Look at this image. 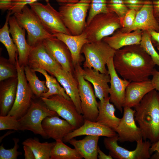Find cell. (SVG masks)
<instances>
[{
	"mask_svg": "<svg viewBox=\"0 0 159 159\" xmlns=\"http://www.w3.org/2000/svg\"><path fill=\"white\" fill-rule=\"evenodd\" d=\"M116 50L113 63L116 72L123 79L131 82L149 79L156 65L150 57L140 47Z\"/></svg>",
	"mask_w": 159,
	"mask_h": 159,
	"instance_id": "6da1fadb",
	"label": "cell"
},
{
	"mask_svg": "<svg viewBox=\"0 0 159 159\" xmlns=\"http://www.w3.org/2000/svg\"><path fill=\"white\" fill-rule=\"evenodd\" d=\"M135 119L144 140L152 143L159 140V94L154 89L147 94L134 107Z\"/></svg>",
	"mask_w": 159,
	"mask_h": 159,
	"instance_id": "7a4b0ae2",
	"label": "cell"
},
{
	"mask_svg": "<svg viewBox=\"0 0 159 159\" xmlns=\"http://www.w3.org/2000/svg\"><path fill=\"white\" fill-rule=\"evenodd\" d=\"M62 21L71 35L81 34L86 26V17L91 0H57Z\"/></svg>",
	"mask_w": 159,
	"mask_h": 159,
	"instance_id": "3957f363",
	"label": "cell"
},
{
	"mask_svg": "<svg viewBox=\"0 0 159 159\" xmlns=\"http://www.w3.org/2000/svg\"><path fill=\"white\" fill-rule=\"evenodd\" d=\"M115 51L103 40L86 43L81 51L85 57L83 68H93L100 73L109 74L106 65L113 57Z\"/></svg>",
	"mask_w": 159,
	"mask_h": 159,
	"instance_id": "277c9868",
	"label": "cell"
},
{
	"mask_svg": "<svg viewBox=\"0 0 159 159\" xmlns=\"http://www.w3.org/2000/svg\"><path fill=\"white\" fill-rule=\"evenodd\" d=\"M121 25L120 19L111 11L95 16L84 30L89 43L102 40L120 28Z\"/></svg>",
	"mask_w": 159,
	"mask_h": 159,
	"instance_id": "5b68a950",
	"label": "cell"
},
{
	"mask_svg": "<svg viewBox=\"0 0 159 159\" xmlns=\"http://www.w3.org/2000/svg\"><path fill=\"white\" fill-rule=\"evenodd\" d=\"M14 15L19 25L26 31L27 42L31 47L44 39L55 37L45 29L36 14L27 5L21 12L15 13Z\"/></svg>",
	"mask_w": 159,
	"mask_h": 159,
	"instance_id": "8992f818",
	"label": "cell"
},
{
	"mask_svg": "<svg viewBox=\"0 0 159 159\" xmlns=\"http://www.w3.org/2000/svg\"><path fill=\"white\" fill-rule=\"evenodd\" d=\"M55 115H58L55 112L49 109L42 100L41 101L32 100L27 112L18 119L20 130H28L46 138L42 122L46 117Z\"/></svg>",
	"mask_w": 159,
	"mask_h": 159,
	"instance_id": "52a82bcc",
	"label": "cell"
},
{
	"mask_svg": "<svg viewBox=\"0 0 159 159\" xmlns=\"http://www.w3.org/2000/svg\"><path fill=\"white\" fill-rule=\"evenodd\" d=\"M41 99L50 110L55 112L68 121L76 129L84 123V119L78 112L73 102L59 95H55L48 98L41 97Z\"/></svg>",
	"mask_w": 159,
	"mask_h": 159,
	"instance_id": "ba28073f",
	"label": "cell"
},
{
	"mask_svg": "<svg viewBox=\"0 0 159 159\" xmlns=\"http://www.w3.org/2000/svg\"><path fill=\"white\" fill-rule=\"evenodd\" d=\"M80 63L74 67V74L78 84L82 115L84 120L96 121L98 115V102L91 84L80 73Z\"/></svg>",
	"mask_w": 159,
	"mask_h": 159,
	"instance_id": "9c48e42d",
	"label": "cell"
},
{
	"mask_svg": "<svg viewBox=\"0 0 159 159\" xmlns=\"http://www.w3.org/2000/svg\"><path fill=\"white\" fill-rule=\"evenodd\" d=\"M118 135L112 137L104 138L103 143L105 148L109 150V154L115 159H148L150 158V149L152 143L149 140L142 139L137 143L135 149L128 150L118 145Z\"/></svg>",
	"mask_w": 159,
	"mask_h": 159,
	"instance_id": "30bf717a",
	"label": "cell"
},
{
	"mask_svg": "<svg viewBox=\"0 0 159 159\" xmlns=\"http://www.w3.org/2000/svg\"><path fill=\"white\" fill-rule=\"evenodd\" d=\"M16 59L18 83L15 99L14 105L7 115L21 118L27 112L32 100L33 94L27 82L24 71V66H20Z\"/></svg>",
	"mask_w": 159,
	"mask_h": 159,
	"instance_id": "8fae6325",
	"label": "cell"
},
{
	"mask_svg": "<svg viewBox=\"0 0 159 159\" xmlns=\"http://www.w3.org/2000/svg\"><path fill=\"white\" fill-rule=\"evenodd\" d=\"M45 29L54 34L59 33L71 35L64 24L60 13L49 2L44 5L38 1L29 4Z\"/></svg>",
	"mask_w": 159,
	"mask_h": 159,
	"instance_id": "7c38bea8",
	"label": "cell"
},
{
	"mask_svg": "<svg viewBox=\"0 0 159 159\" xmlns=\"http://www.w3.org/2000/svg\"><path fill=\"white\" fill-rule=\"evenodd\" d=\"M123 116L117 127L114 130L118 136V141L137 142L143 139L141 130L136 124L135 119V111L132 108L123 107Z\"/></svg>",
	"mask_w": 159,
	"mask_h": 159,
	"instance_id": "4fadbf2b",
	"label": "cell"
},
{
	"mask_svg": "<svg viewBox=\"0 0 159 159\" xmlns=\"http://www.w3.org/2000/svg\"><path fill=\"white\" fill-rule=\"evenodd\" d=\"M113 58L110 59L106 64L110 77V102L122 113L125 100L126 89L130 82L119 77L114 66Z\"/></svg>",
	"mask_w": 159,
	"mask_h": 159,
	"instance_id": "5bb4252c",
	"label": "cell"
},
{
	"mask_svg": "<svg viewBox=\"0 0 159 159\" xmlns=\"http://www.w3.org/2000/svg\"><path fill=\"white\" fill-rule=\"evenodd\" d=\"M48 73L55 77L62 86L79 112L82 114L78 84L74 73L66 71L60 65L52 69Z\"/></svg>",
	"mask_w": 159,
	"mask_h": 159,
	"instance_id": "9a60e30c",
	"label": "cell"
},
{
	"mask_svg": "<svg viewBox=\"0 0 159 159\" xmlns=\"http://www.w3.org/2000/svg\"><path fill=\"white\" fill-rule=\"evenodd\" d=\"M42 42L52 56L66 71L74 73L71 53L66 45L56 37L44 40Z\"/></svg>",
	"mask_w": 159,
	"mask_h": 159,
	"instance_id": "2e32d148",
	"label": "cell"
},
{
	"mask_svg": "<svg viewBox=\"0 0 159 159\" xmlns=\"http://www.w3.org/2000/svg\"><path fill=\"white\" fill-rule=\"evenodd\" d=\"M27 65L33 70L42 69L48 72L50 70L60 65L54 59L42 42L31 47Z\"/></svg>",
	"mask_w": 159,
	"mask_h": 159,
	"instance_id": "e0dca14e",
	"label": "cell"
},
{
	"mask_svg": "<svg viewBox=\"0 0 159 159\" xmlns=\"http://www.w3.org/2000/svg\"><path fill=\"white\" fill-rule=\"evenodd\" d=\"M79 68L83 77L93 85L95 96L100 101L109 96V74L100 73L93 68H82L80 64Z\"/></svg>",
	"mask_w": 159,
	"mask_h": 159,
	"instance_id": "ac0fdd59",
	"label": "cell"
},
{
	"mask_svg": "<svg viewBox=\"0 0 159 159\" xmlns=\"http://www.w3.org/2000/svg\"><path fill=\"white\" fill-rule=\"evenodd\" d=\"M124 32H129L137 30L148 31L150 30L159 32V24L153 12V4L150 1L143 5L137 12L132 25L124 28Z\"/></svg>",
	"mask_w": 159,
	"mask_h": 159,
	"instance_id": "d6986e66",
	"label": "cell"
},
{
	"mask_svg": "<svg viewBox=\"0 0 159 159\" xmlns=\"http://www.w3.org/2000/svg\"><path fill=\"white\" fill-rule=\"evenodd\" d=\"M9 31L18 49V63L20 66L27 65L28 59L31 47L25 39V29L18 24L13 15L9 20Z\"/></svg>",
	"mask_w": 159,
	"mask_h": 159,
	"instance_id": "ffe728a7",
	"label": "cell"
},
{
	"mask_svg": "<svg viewBox=\"0 0 159 159\" xmlns=\"http://www.w3.org/2000/svg\"><path fill=\"white\" fill-rule=\"evenodd\" d=\"M94 135L112 137L117 135L114 130L96 121L84 120L83 124L67 134L63 139L64 143L69 142L72 138L82 135Z\"/></svg>",
	"mask_w": 159,
	"mask_h": 159,
	"instance_id": "44dd1931",
	"label": "cell"
},
{
	"mask_svg": "<svg viewBox=\"0 0 159 159\" xmlns=\"http://www.w3.org/2000/svg\"><path fill=\"white\" fill-rule=\"evenodd\" d=\"M43 130L47 138H52L55 141L61 140L76 128L58 115L46 117L42 122Z\"/></svg>",
	"mask_w": 159,
	"mask_h": 159,
	"instance_id": "7402d4cb",
	"label": "cell"
},
{
	"mask_svg": "<svg viewBox=\"0 0 159 159\" xmlns=\"http://www.w3.org/2000/svg\"><path fill=\"white\" fill-rule=\"evenodd\" d=\"M154 89L150 79L143 81L130 82L126 89L123 107H134L147 94Z\"/></svg>",
	"mask_w": 159,
	"mask_h": 159,
	"instance_id": "603a6c76",
	"label": "cell"
},
{
	"mask_svg": "<svg viewBox=\"0 0 159 159\" xmlns=\"http://www.w3.org/2000/svg\"><path fill=\"white\" fill-rule=\"evenodd\" d=\"M59 39L64 42L67 46L71 54L74 67L82 61L81 51L84 45L89 43L86 34L84 31L81 34L73 35L59 33L54 34Z\"/></svg>",
	"mask_w": 159,
	"mask_h": 159,
	"instance_id": "cb8c5ba5",
	"label": "cell"
},
{
	"mask_svg": "<svg viewBox=\"0 0 159 159\" xmlns=\"http://www.w3.org/2000/svg\"><path fill=\"white\" fill-rule=\"evenodd\" d=\"M17 83V77L0 82V115H7L12 108L15 99Z\"/></svg>",
	"mask_w": 159,
	"mask_h": 159,
	"instance_id": "d4e9b609",
	"label": "cell"
},
{
	"mask_svg": "<svg viewBox=\"0 0 159 159\" xmlns=\"http://www.w3.org/2000/svg\"><path fill=\"white\" fill-rule=\"evenodd\" d=\"M142 35L141 30H137L132 32L117 33L112 36L106 37L102 40L116 50L124 47L139 45Z\"/></svg>",
	"mask_w": 159,
	"mask_h": 159,
	"instance_id": "484cf974",
	"label": "cell"
},
{
	"mask_svg": "<svg viewBox=\"0 0 159 159\" xmlns=\"http://www.w3.org/2000/svg\"><path fill=\"white\" fill-rule=\"evenodd\" d=\"M99 137L97 136L86 135L80 140L72 138L69 143L74 147L83 158L97 159Z\"/></svg>",
	"mask_w": 159,
	"mask_h": 159,
	"instance_id": "4316f807",
	"label": "cell"
},
{
	"mask_svg": "<svg viewBox=\"0 0 159 159\" xmlns=\"http://www.w3.org/2000/svg\"><path fill=\"white\" fill-rule=\"evenodd\" d=\"M110 102L109 96L98 102V114L96 121L114 130L118 126L121 118L116 116L114 105Z\"/></svg>",
	"mask_w": 159,
	"mask_h": 159,
	"instance_id": "83f0119b",
	"label": "cell"
},
{
	"mask_svg": "<svg viewBox=\"0 0 159 159\" xmlns=\"http://www.w3.org/2000/svg\"><path fill=\"white\" fill-rule=\"evenodd\" d=\"M10 11L7 15L5 23L0 29V41L5 47L8 52L9 59L13 64L16 65V59L18 54V49L13 39L9 35L8 27L9 20L10 15Z\"/></svg>",
	"mask_w": 159,
	"mask_h": 159,
	"instance_id": "f1b7e54d",
	"label": "cell"
},
{
	"mask_svg": "<svg viewBox=\"0 0 159 159\" xmlns=\"http://www.w3.org/2000/svg\"><path fill=\"white\" fill-rule=\"evenodd\" d=\"M55 143H41L38 140L30 138L24 141L22 144L26 145L31 149L35 159H50V153Z\"/></svg>",
	"mask_w": 159,
	"mask_h": 159,
	"instance_id": "f546056e",
	"label": "cell"
},
{
	"mask_svg": "<svg viewBox=\"0 0 159 159\" xmlns=\"http://www.w3.org/2000/svg\"><path fill=\"white\" fill-rule=\"evenodd\" d=\"M50 159H82L83 158L75 149L64 143L62 140L55 141L50 153Z\"/></svg>",
	"mask_w": 159,
	"mask_h": 159,
	"instance_id": "4dcf8cb0",
	"label": "cell"
},
{
	"mask_svg": "<svg viewBox=\"0 0 159 159\" xmlns=\"http://www.w3.org/2000/svg\"><path fill=\"white\" fill-rule=\"evenodd\" d=\"M33 70L41 73L45 78L46 85L48 91L43 93L41 97L48 98L53 95H59L68 99H71L67 94L64 88L61 87L57 79L53 76L49 75L47 72L43 69H37Z\"/></svg>",
	"mask_w": 159,
	"mask_h": 159,
	"instance_id": "1f68e13d",
	"label": "cell"
},
{
	"mask_svg": "<svg viewBox=\"0 0 159 159\" xmlns=\"http://www.w3.org/2000/svg\"><path fill=\"white\" fill-rule=\"evenodd\" d=\"M24 71L26 80L33 94L37 97L40 98L43 93L48 91L46 81L40 80L36 72L27 65L24 66Z\"/></svg>",
	"mask_w": 159,
	"mask_h": 159,
	"instance_id": "d6a6232c",
	"label": "cell"
},
{
	"mask_svg": "<svg viewBox=\"0 0 159 159\" xmlns=\"http://www.w3.org/2000/svg\"><path fill=\"white\" fill-rule=\"evenodd\" d=\"M150 35L148 32H145L142 35L140 45L143 50L152 58L155 65L159 67V54L152 43Z\"/></svg>",
	"mask_w": 159,
	"mask_h": 159,
	"instance_id": "836d02e7",
	"label": "cell"
},
{
	"mask_svg": "<svg viewBox=\"0 0 159 159\" xmlns=\"http://www.w3.org/2000/svg\"><path fill=\"white\" fill-rule=\"evenodd\" d=\"M17 77L16 65L3 57L0 58V82L10 78Z\"/></svg>",
	"mask_w": 159,
	"mask_h": 159,
	"instance_id": "e575fe53",
	"label": "cell"
},
{
	"mask_svg": "<svg viewBox=\"0 0 159 159\" xmlns=\"http://www.w3.org/2000/svg\"><path fill=\"white\" fill-rule=\"evenodd\" d=\"M107 0H91L88 15L86 21V26L96 15L102 13H105L110 10L107 6Z\"/></svg>",
	"mask_w": 159,
	"mask_h": 159,
	"instance_id": "d590c367",
	"label": "cell"
},
{
	"mask_svg": "<svg viewBox=\"0 0 159 159\" xmlns=\"http://www.w3.org/2000/svg\"><path fill=\"white\" fill-rule=\"evenodd\" d=\"M20 130L18 119L14 116L9 115H0V130Z\"/></svg>",
	"mask_w": 159,
	"mask_h": 159,
	"instance_id": "8d00e7d4",
	"label": "cell"
},
{
	"mask_svg": "<svg viewBox=\"0 0 159 159\" xmlns=\"http://www.w3.org/2000/svg\"><path fill=\"white\" fill-rule=\"evenodd\" d=\"M107 6L110 11L118 16L121 22L129 10L122 0H110L107 3Z\"/></svg>",
	"mask_w": 159,
	"mask_h": 159,
	"instance_id": "74e56055",
	"label": "cell"
},
{
	"mask_svg": "<svg viewBox=\"0 0 159 159\" xmlns=\"http://www.w3.org/2000/svg\"><path fill=\"white\" fill-rule=\"evenodd\" d=\"M14 142V147L8 149H5L3 144L0 146V159H16L18 156L22 154L21 152L18 151L19 140L17 138H13Z\"/></svg>",
	"mask_w": 159,
	"mask_h": 159,
	"instance_id": "f35d334b",
	"label": "cell"
},
{
	"mask_svg": "<svg viewBox=\"0 0 159 159\" xmlns=\"http://www.w3.org/2000/svg\"><path fill=\"white\" fill-rule=\"evenodd\" d=\"M137 11L129 9L122 20V25L125 28L130 27L134 22Z\"/></svg>",
	"mask_w": 159,
	"mask_h": 159,
	"instance_id": "ab89813d",
	"label": "cell"
},
{
	"mask_svg": "<svg viewBox=\"0 0 159 159\" xmlns=\"http://www.w3.org/2000/svg\"><path fill=\"white\" fill-rule=\"evenodd\" d=\"M27 4L23 2L12 1L11 7L9 11L11 14L22 11L24 7Z\"/></svg>",
	"mask_w": 159,
	"mask_h": 159,
	"instance_id": "60d3db41",
	"label": "cell"
},
{
	"mask_svg": "<svg viewBox=\"0 0 159 159\" xmlns=\"http://www.w3.org/2000/svg\"><path fill=\"white\" fill-rule=\"evenodd\" d=\"M152 79L151 80L154 89L157 91L159 94V71L155 68L151 74Z\"/></svg>",
	"mask_w": 159,
	"mask_h": 159,
	"instance_id": "b9f144b4",
	"label": "cell"
},
{
	"mask_svg": "<svg viewBox=\"0 0 159 159\" xmlns=\"http://www.w3.org/2000/svg\"><path fill=\"white\" fill-rule=\"evenodd\" d=\"M156 153L151 156L152 159H159V140L156 142L152 144L150 149V152L151 155L154 152Z\"/></svg>",
	"mask_w": 159,
	"mask_h": 159,
	"instance_id": "7bdbcfd3",
	"label": "cell"
},
{
	"mask_svg": "<svg viewBox=\"0 0 159 159\" xmlns=\"http://www.w3.org/2000/svg\"><path fill=\"white\" fill-rule=\"evenodd\" d=\"M24 156L25 159H35L33 152L29 146L23 145Z\"/></svg>",
	"mask_w": 159,
	"mask_h": 159,
	"instance_id": "ee69618b",
	"label": "cell"
},
{
	"mask_svg": "<svg viewBox=\"0 0 159 159\" xmlns=\"http://www.w3.org/2000/svg\"><path fill=\"white\" fill-rule=\"evenodd\" d=\"M97 158L99 159H112L113 158L109 154L107 155L103 153L98 146L97 149Z\"/></svg>",
	"mask_w": 159,
	"mask_h": 159,
	"instance_id": "f6af8a7d",
	"label": "cell"
},
{
	"mask_svg": "<svg viewBox=\"0 0 159 159\" xmlns=\"http://www.w3.org/2000/svg\"><path fill=\"white\" fill-rule=\"evenodd\" d=\"M153 4L154 15L155 14L159 19V0L154 1Z\"/></svg>",
	"mask_w": 159,
	"mask_h": 159,
	"instance_id": "bcb514c9",
	"label": "cell"
},
{
	"mask_svg": "<svg viewBox=\"0 0 159 159\" xmlns=\"http://www.w3.org/2000/svg\"><path fill=\"white\" fill-rule=\"evenodd\" d=\"M11 2L12 1L10 2L0 1V9L4 11L7 10H9L11 7Z\"/></svg>",
	"mask_w": 159,
	"mask_h": 159,
	"instance_id": "7dc6e473",
	"label": "cell"
},
{
	"mask_svg": "<svg viewBox=\"0 0 159 159\" xmlns=\"http://www.w3.org/2000/svg\"><path fill=\"white\" fill-rule=\"evenodd\" d=\"M124 2L125 4H144L149 1H143L141 0H125Z\"/></svg>",
	"mask_w": 159,
	"mask_h": 159,
	"instance_id": "c3c4849f",
	"label": "cell"
},
{
	"mask_svg": "<svg viewBox=\"0 0 159 159\" xmlns=\"http://www.w3.org/2000/svg\"><path fill=\"white\" fill-rule=\"evenodd\" d=\"M148 32L152 37V39L159 44V32L153 30H150Z\"/></svg>",
	"mask_w": 159,
	"mask_h": 159,
	"instance_id": "681fc988",
	"label": "cell"
},
{
	"mask_svg": "<svg viewBox=\"0 0 159 159\" xmlns=\"http://www.w3.org/2000/svg\"><path fill=\"white\" fill-rule=\"evenodd\" d=\"M129 9L135 10L137 11L142 7L143 4H125Z\"/></svg>",
	"mask_w": 159,
	"mask_h": 159,
	"instance_id": "f907efd6",
	"label": "cell"
},
{
	"mask_svg": "<svg viewBox=\"0 0 159 159\" xmlns=\"http://www.w3.org/2000/svg\"><path fill=\"white\" fill-rule=\"evenodd\" d=\"M41 0H12V1L14 2H25L29 4L31 3H33L36 2H37ZM47 3L49 2V0H44Z\"/></svg>",
	"mask_w": 159,
	"mask_h": 159,
	"instance_id": "816d5d0a",
	"label": "cell"
},
{
	"mask_svg": "<svg viewBox=\"0 0 159 159\" xmlns=\"http://www.w3.org/2000/svg\"><path fill=\"white\" fill-rule=\"evenodd\" d=\"M12 0H0V1L10 2Z\"/></svg>",
	"mask_w": 159,
	"mask_h": 159,
	"instance_id": "f5cc1de1",
	"label": "cell"
}]
</instances>
